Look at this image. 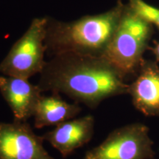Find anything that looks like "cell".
<instances>
[{
    "instance_id": "1",
    "label": "cell",
    "mask_w": 159,
    "mask_h": 159,
    "mask_svg": "<svg viewBox=\"0 0 159 159\" xmlns=\"http://www.w3.org/2000/svg\"><path fill=\"white\" fill-rule=\"evenodd\" d=\"M37 85L43 92L63 93L92 109L128 90L125 77L104 57L73 53L53 56Z\"/></svg>"
},
{
    "instance_id": "2",
    "label": "cell",
    "mask_w": 159,
    "mask_h": 159,
    "mask_svg": "<svg viewBox=\"0 0 159 159\" xmlns=\"http://www.w3.org/2000/svg\"><path fill=\"white\" fill-rule=\"evenodd\" d=\"M125 5L119 0L115 7L103 13L85 16L71 22L48 18L45 45L55 55L73 54L102 56L118 27Z\"/></svg>"
},
{
    "instance_id": "3",
    "label": "cell",
    "mask_w": 159,
    "mask_h": 159,
    "mask_svg": "<svg viewBox=\"0 0 159 159\" xmlns=\"http://www.w3.org/2000/svg\"><path fill=\"white\" fill-rule=\"evenodd\" d=\"M152 27L125 5L118 27L102 57L125 78L136 75L148 48Z\"/></svg>"
},
{
    "instance_id": "4",
    "label": "cell",
    "mask_w": 159,
    "mask_h": 159,
    "mask_svg": "<svg viewBox=\"0 0 159 159\" xmlns=\"http://www.w3.org/2000/svg\"><path fill=\"white\" fill-rule=\"evenodd\" d=\"M48 18L33 19L27 31L12 46L0 63V72L5 76L25 79L41 74L47 63L44 55Z\"/></svg>"
},
{
    "instance_id": "5",
    "label": "cell",
    "mask_w": 159,
    "mask_h": 159,
    "mask_svg": "<svg viewBox=\"0 0 159 159\" xmlns=\"http://www.w3.org/2000/svg\"><path fill=\"white\" fill-rule=\"evenodd\" d=\"M150 128L134 122L111 131L103 142L85 152L83 159H154Z\"/></svg>"
},
{
    "instance_id": "6",
    "label": "cell",
    "mask_w": 159,
    "mask_h": 159,
    "mask_svg": "<svg viewBox=\"0 0 159 159\" xmlns=\"http://www.w3.org/2000/svg\"><path fill=\"white\" fill-rule=\"evenodd\" d=\"M27 122H0V159H55Z\"/></svg>"
},
{
    "instance_id": "7",
    "label": "cell",
    "mask_w": 159,
    "mask_h": 159,
    "mask_svg": "<svg viewBox=\"0 0 159 159\" xmlns=\"http://www.w3.org/2000/svg\"><path fill=\"white\" fill-rule=\"evenodd\" d=\"M134 108L146 116L159 117V66L158 62L143 60L136 79L128 84Z\"/></svg>"
},
{
    "instance_id": "8",
    "label": "cell",
    "mask_w": 159,
    "mask_h": 159,
    "mask_svg": "<svg viewBox=\"0 0 159 159\" xmlns=\"http://www.w3.org/2000/svg\"><path fill=\"white\" fill-rule=\"evenodd\" d=\"M94 117L85 115L58 124L42 137L66 158L90 142L94 134Z\"/></svg>"
},
{
    "instance_id": "9",
    "label": "cell",
    "mask_w": 159,
    "mask_h": 159,
    "mask_svg": "<svg viewBox=\"0 0 159 159\" xmlns=\"http://www.w3.org/2000/svg\"><path fill=\"white\" fill-rule=\"evenodd\" d=\"M0 92L14 115V120L27 122L33 116L43 91L29 79L0 76Z\"/></svg>"
},
{
    "instance_id": "10",
    "label": "cell",
    "mask_w": 159,
    "mask_h": 159,
    "mask_svg": "<svg viewBox=\"0 0 159 159\" xmlns=\"http://www.w3.org/2000/svg\"><path fill=\"white\" fill-rule=\"evenodd\" d=\"M80 111L79 103L66 102L58 93L52 92L48 96L42 94L33 114L34 126L35 128L56 126L75 118Z\"/></svg>"
},
{
    "instance_id": "11",
    "label": "cell",
    "mask_w": 159,
    "mask_h": 159,
    "mask_svg": "<svg viewBox=\"0 0 159 159\" xmlns=\"http://www.w3.org/2000/svg\"><path fill=\"white\" fill-rule=\"evenodd\" d=\"M128 7L135 14L159 30V9L143 0H129Z\"/></svg>"
},
{
    "instance_id": "12",
    "label": "cell",
    "mask_w": 159,
    "mask_h": 159,
    "mask_svg": "<svg viewBox=\"0 0 159 159\" xmlns=\"http://www.w3.org/2000/svg\"><path fill=\"white\" fill-rule=\"evenodd\" d=\"M152 52L156 57V62H159V42L156 43V47L152 49Z\"/></svg>"
}]
</instances>
